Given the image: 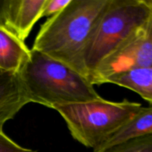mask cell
<instances>
[{
  "mask_svg": "<svg viewBox=\"0 0 152 152\" xmlns=\"http://www.w3.org/2000/svg\"><path fill=\"white\" fill-rule=\"evenodd\" d=\"M30 103L18 72L0 71V132L27 104Z\"/></svg>",
  "mask_w": 152,
  "mask_h": 152,
  "instance_id": "7",
  "label": "cell"
},
{
  "mask_svg": "<svg viewBox=\"0 0 152 152\" xmlns=\"http://www.w3.org/2000/svg\"><path fill=\"white\" fill-rule=\"evenodd\" d=\"M0 152H36L24 148L12 140L4 132H0Z\"/></svg>",
  "mask_w": 152,
  "mask_h": 152,
  "instance_id": "12",
  "label": "cell"
},
{
  "mask_svg": "<svg viewBox=\"0 0 152 152\" xmlns=\"http://www.w3.org/2000/svg\"><path fill=\"white\" fill-rule=\"evenodd\" d=\"M110 0H70L41 26L32 50L68 65L88 78L83 60L86 43Z\"/></svg>",
  "mask_w": 152,
  "mask_h": 152,
  "instance_id": "1",
  "label": "cell"
},
{
  "mask_svg": "<svg viewBox=\"0 0 152 152\" xmlns=\"http://www.w3.org/2000/svg\"><path fill=\"white\" fill-rule=\"evenodd\" d=\"M108 83L133 91L152 104V66L128 71L113 77Z\"/></svg>",
  "mask_w": 152,
  "mask_h": 152,
  "instance_id": "10",
  "label": "cell"
},
{
  "mask_svg": "<svg viewBox=\"0 0 152 152\" xmlns=\"http://www.w3.org/2000/svg\"><path fill=\"white\" fill-rule=\"evenodd\" d=\"M70 0H45L43 7L42 18L52 16L65 8Z\"/></svg>",
  "mask_w": 152,
  "mask_h": 152,
  "instance_id": "13",
  "label": "cell"
},
{
  "mask_svg": "<svg viewBox=\"0 0 152 152\" xmlns=\"http://www.w3.org/2000/svg\"><path fill=\"white\" fill-rule=\"evenodd\" d=\"M152 16L145 0H110L86 43L83 60L88 77L105 58Z\"/></svg>",
  "mask_w": 152,
  "mask_h": 152,
  "instance_id": "4",
  "label": "cell"
},
{
  "mask_svg": "<svg viewBox=\"0 0 152 152\" xmlns=\"http://www.w3.org/2000/svg\"><path fill=\"white\" fill-rule=\"evenodd\" d=\"M45 0L0 1V27L25 42L42 18Z\"/></svg>",
  "mask_w": 152,
  "mask_h": 152,
  "instance_id": "6",
  "label": "cell"
},
{
  "mask_svg": "<svg viewBox=\"0 0 152 152\" xmlns=\"http://www.w3.org/2000/svg\"><path fill=\"white\" fill-rule=\"evenodd\" d=\"M18 74L29 102L48 108L102 98L87 77L32 49Z\"/></svg>",
  "mask_w": 152,
  "mask_h": 152,
  "instance_id": "2",
  "label": "cell"
},
{
  "mask_svg": "<svg viewBox=\"0 0 152 152\" xmlns=\"http://www.w3.org/2000/svg\"><path fill=\"white\" fill-rule=\"evenodd\" d=\"M145 1H146L147 4L150 6V7H151L152 10V0H145Z\"/></svg>",
  "mask_w": 152,
  "mask_h": 152,
  "instance_id": "14",
  "label": "cell"
},
{
  "mask_svg": "<svg viewBox=\"0 0 152 152\" xmlns=\"http://www.w3.org/2000/svg\"><path fill=\"white\" fill-rule=\"evenodd\" d=\"M149 66H152V16L105 58L88 80L93 86L105 84L113 77Z\"/></svg>",
  "mask_w": 152,
  "mask_h": 152,
  "instance_id": "5",
  "label": "cell"
},
{
  "mask_svg": "<svg viewBox=\"0 0 152 152\" xmlns=\"http://www.w3.org/2000/svg\"><path fill=\"white\" fill-rule=\"evenodd\" d=\"M30 51L25 42L0 27V71L19 72Z\"/></svg>",
  "mask_w": 152,
  "mask_h": 152,
  "instance_id": "9",
  "label": "cell"
},
{
  "mask_svg": "<svg viewBox=\"0 0 152 152\" xmlns=\"http://www.w3.org/2000/svg\"><path fill=\"white\" fill-rule=\"evenodd\" d=\"M104 152H152V134L129 140Z\"/></svg>",
  "mask_w": 152,
  "mask_h": 152,
  "instance_id": "11",
  "label": "cell"
},
{
  "mask_svg": "<svg viewBox=\"0 0 152 152\" xmlns=\"http://www.w3.org/2000/svg\"><path fill=\"white\" fill-rule=\"evenodd\" d=\"M142 107L127 99L111 102L100 98L57 105L53 109L64 119L75 140L94 150L130 121Z\"/></svg>",
  "mask_w": 152,
  "mask_h": 152,
  "instance_id": "3",
  "label": "cell"
},
{
  "mask_svg": "<svg viewBox=\"0 0 152 152\" xmlns=\"http://www.w3.org/2000/svg\"><path fill=\"white\" fill-rule=\"evenodd\" d=\"M152 134V106L142 107L136 115L94 152H104L120 143Z\"/></svg>",
  "mask_w": 152,
  "mask_h": 152,
  "instance_id": "8",
  "label": "cell"
}]
</instances>
